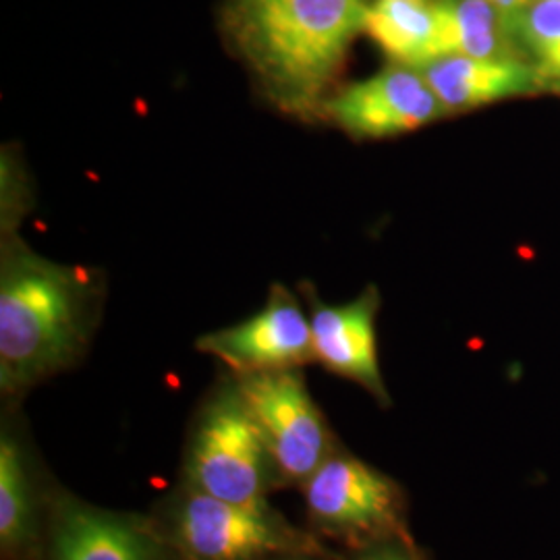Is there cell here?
Listing matches in <instances>:
<instances>
[{
    "mask_svg": "<svg viewBox=\"0 0 560 560\" xmlns=\"http://www.w3.org/2000/svg\"><path fill=\"white\" fill-rule=\"evenodd\" d=\"M314 355L328 372L358 382L376 399L386 400L376 342L378 291L368 289L358 300L328 305L310 293Z\"/></svg>",
    "mask_w": 560,
    "mask_h": 560,
    "instance_id": "9c48e42d",
    "label": "cell"
},
{
    "mask_svg": "<svg viewBox=\"0 0 560 560\" xmlns=\"http://www.w3.org/2000/svg\"><path fill=\"white\" fill-rule=\"evenodd\" d=\"M38 546L36 492L18 436L0 434V550L4 560H27Z\"/></svg>",
    "mask_w": 560,
    "mask_h": 560,
    "instance_id": "4fadbf2b",
    "label": "cell"
},
{
    "mask_svg": "<svg viewBox=\"0 0 560 560\" xmlns=\"http://www.w3.org/2000/svg\"><path fill=\"white\" fill-rule=\"evenodd\" d=\"M488 2L494 4L504 18H511V15L520 13L521 9L529 7L534 0H488Z\"/></svg>",
    "mask_w": 560,
    "mask_h": 560,
    "instance_id": "2e32d148",
    "label": "cell"
},
{
    "mask_svg": "<svg viewBox=\"0 0 560 560\" xmlns=\"http://www.w3.org/2000/svg\"><path fill=\"white\" fill-rule=\"evenodd\" d=\"M506 23L541 85L560 90V0H534Z\"/></svg>",
    "mask_w": 560,
    "mask_h": 560,
    "instance_id": "9a60e30c",
    "label": "cell"
},
{
    "mask_svg": "<svg viewBox=\"0 0 560 560\" xmlns=\"http://www.w3.org/2000/svg\"><path fill=\"white\" fill-rule=\"evenodd\" d=\"M237 390L260 430L282 483L301 486L335 448L300 370L237 376Z\"/></svg>",
    "mask_w": 560,
    "mask_h": 560,
    "instance_id": "5b68a950",
    "label": "cell"
},
{
    "mask_svg": "<svg viewBox=\"0 0 560 560\" xmlns=\"http://www.w3.org/2000/svg\"><path fill=\"white\" fill-rule=\"evenodd\" d=\"M173 546L183 560L316 557L320 544L268 502L237 504L187 490L171 513Z\"/></svg>",
    "mask_w": 560,
    "mask_h": 560,
    "instance_id": "277c9868",
    "label": "cell"
},
{
    "mask_svg": "<svg viewBox=\"0 0 560 560\" xmlns=\"http://www.w3.org/2000/svg\"><path fill=\"white\" fill-rule=\"evenodd\" d=\"M102 301L101 272L42 258L15 233H2V395H23L80 360L96 330Z\"/></svg>",
    "mask_w": 560,
    "mask_h": 560,
    "instance_id": "6da1fadb",
    "label": "cell"
},
{
    "mask_svg": "<svg viewBox=\"0 0 560 560\" xmlns=\"http://www.w3.org/2000/svg\"><path fill=\"white\" fill-rule=\"evenodd\" d=\"M282 560H312V557H293V559H282Z\"/></svg>",
    "mask_w": 560,
    "mask_h": 560,
    "instance_id": "ac0fdd59",
    "label": "cell"
},
{
    "mask_svg": "<svg viewBox=\"0 0 560 560\" xmlns=\"http://www.w3.org/2000/svg\"><path fill=\"white\" fill-rule=\"evenodd\" d=\"M196 347L229 365L237 376L298 370L316 361L310 318L282 284L270 289L258 314L203 335Z\"/></svg>",
    "mask_w": 560,
    "mask_h": 560,
    "instance_id": "ba28073f",
    "label": "cell"
},
{
    "mask_svg": "<svg viewBox=\"0 0 560 560\" xmlns=\"http://www.w3.org/2000/svg\"><path fill=\"white\" fill-rule=\"evenodd\" d=\"M368 11V0H229L224 23L268 102L312 120L324 115Z\"/></svg>",
    "mask_w": 560,
    "mask_h": 560,
    "instance_id": "7a4b0ae2",
    "label": "cell"
},
{
    "mask_svg": "<svg viewBox=\"0 0 560 560\" xmlns=\"http://www.w3.org/2000/svg\"><path fill=\"white\" fill-rule=\"evenodd\" d=\"M446 113L471 110L486 104L534 94L541 88L529 62L513 59H474L448 55L418 69Z\"/></svg>",
    "mask_w": 560,
    "mask_h": 560,
    "instance_id": "8fae6325",
    "label": "cell"
},
{
    "mask_svg": "<svg viewBox=\"0 0 560 560\" xmlns=\"http://www.w3.org/2000/svg\"><path fill=\"white\" fill-rule=\"evenodd\" d=\"M365 32L395 65L421 69L446 57L439 2L374 0L368 11Z\"/></svg>",
    "mask_w": 560,
    "mask_h": 560,
    "instance_id": "7c38bea8",
    "label": "cell"
},
{
    "mask_svg": "<svg viewBox=\"0 0 560 560\" xmlns=\"http://www.w3.org/2000/svg\"><path fill=\"white\" fill-rule=\"evenodd\" d=\"M448 55L513 59V36L501 11L488 0H439Z\"/></svg>",
    "mask_w": 560,
    "mask_h": 560,
    "instance_id": "5bb4252c",
    "label": "cell"
},
{
    "mask_svg": "<svg viewBox=\"0 0 560 560\" xmlns=\"http://www.w3.org/2000/svg\"><path fill=\"white\" fill-rule=\"evenodd\" d=\"M50 560H166V548L136 515L62 499L55 509Z\"/></svg>",
    "mask_w": 560,
    "mask_h": 560,
    "instance_id": "30bf717a",
    "label": "cell"
},
{
    "mask_svg": "<svg viewBox=\"0 0 560 560\" xmlns=\"http://www.w3.org/2000/svg\"><path fill=\"white\" fill-rule=\"evenodd\" d=\"M194 492L237 504L266 502L279 481L260 430L231 382L201 411L185 463Z\"/></svg>",
    "mask_w": 560,
    "mask_h": 560,
    "instance_id": "3957f363",
    "label": "cell"
},
{
    "mask_svg": "<svg viewBox=\"0 0 560 560\" xmlns=\"http://www.w3.org/2000/svg\"><path fill=\"white\" fill-rule=\"evenodd\" d=\"M444 113L446 108L418 69L393 65L332 94L322 117L353 140H386L421 129Z\"/></svg>",
    "mask_w": 560,
    "mask_h": 560,
    "instance_id": "52a82bcc",
    "label": "cell"
},
{
    "mask_svg": "<svg viewBox=\"0 0 560 560\" xmlns=\"http://www.w3.org/2000/svg\"><path fill=\"white\" fill-rule=\"evenodd\" d=\"M300 488L310 521L335 538H372L399 525L395 483L355 457L332 453Z\"/></svg>",
    "mask_w": 560,
    "mask_h": 560,
    "instance_id": "8992f818",
    "label": "cell"
},
{
    "mask_svg": "<svg viewBox=\"0 0 560 560\" xmlns=\"http://www.w3.org/2000/svg\"><path fill=\"white\" fill-rule=\"evenodd\" d=\"M360 560H416L411 559L407 552H402L399 548H378Z\"/></svg>",
    "mask_w": 560,
    "mask_h": 560,
    "instance_id": "e0dca14e",
    "label": "cell"
}]
</instances>
